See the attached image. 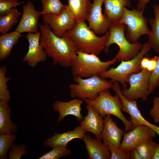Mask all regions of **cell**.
Returning a JSON list of instances; mask_svg holds the SVG:
<instances>
[{"mask_svg":"<svg viewBox=\"0 0 159 159\" xmlns=\"http://www.w3.org/2000/svg\"><path fill=\"white\" fill-rule=\"evenodd\" d=\"M151 49L147 42L143 44L140 52L134 58L127 61H122L115 68H111L99 76L105 79L109 78L113 82H120L123 89L127 88L126 83L129 84L128 78L131 74L137 73L141 70L140 64L141 59Z\"/></svg>","mask_w":159,"mask_h":159,"instance_id":"obj_7","label":"cell"},{"mask_svg":"<svg viewBox=\"0 0 159 159\" xmlns=\"http://www.w3.org/2000/svg\"><path fill=\"white\" fill-rule=\"evenodd\" d=\"M21 14L15 8L4 15H0V33H7L18 21V17Z\"/></svg>","mask_w":159,"mask_h":159,"instance_id":"obj_26","label":"cell"},{"mask_svg":"<svg viewBox=\"0 0 159 159\" xmlns=\"http://www.w3.org/2000/svg\"><path fill=\"white\" fill-rule=\"evenodd\" d=\"M9 102L0 100V134H12L18 130V125L11 119Z\"/></svg>","mask_w":159,"mask_h":159,"instance_id":"obj_22","label":"cell"},{"mask_svg":"<svg viewBox=\"0 0 159 159\" xmlns=\"http://www.w3.org/2000/svg\"><path fill=\"white\" fill-rule=\"evenodd\" d=\"M27 153V146L23 144L13 143L9 151V159H20Z\"/></svg>","mask_w":159,"mask_h":159,"instance_id":"obj_33","label":"cell"},{"mask_svg":"<svg viewBox=\"0 0 159 159\" xmlns=\"http://www.w3.org/2000/svg\"><path fill=\"white\" fill-rule=\"evenodd\" d=\"M83 100L87 104L92 105L102 117L107 115H112L120 120L125 126V132L134 128L130 120L122 112V102L117 94L112 96L109 89H106L100 92L93 99L85 98Z\"/></svg>","mask_w":159,"mask_h":159,"instance_id":"obj_4","label":"cell"},{"mask_svg":"<svg viewBox=\"0 0 159 159\" xmlns=\"http://www.w3.org/2000/svg\"><path fill=\"white\" fill-rule=\"evenodd\" d=\"M41 33L40 43L53 64L64 68L70 67L77 55L78 48L74 42L65 34L60 37L53 32L48 25L39 24Z\"/></svg>","mask_w":159,"mask_h":159,"instance_id":"obj_1","label":"cell"},{"mask_svg":"<svg viewBox=\"0 0 159 159\" xmlns=\"http://www.w3.org/2000/svg\"><path fill=\"white\" fill-rule=\"evenodd\" d=\"M130 158L132 159H143L137 150L134 148L130 151Z\"/></svg>","mask_w":159,"mask_h":159,"instance_id":"obj_39","label":"cell"},{"mask_svg":"<svg viewBox=\"0 0 159 159\" xmlns=\"http://www.w3.org/2000/svg\"><path fill=\"white\" fill-rule=\"evenodd\" d=\"M156 134L149 127L139 125L132 130L124 132L119 148L125 152H129L141 144L155 138Z\"/></svg>","mask_w":159,"mask_h":159,"instance_id":"obj_12","label":"cell"},{"mask_svg":"<svg viewBox=\"0 0 159 159\" xmlns=\"http://www.w3.org/2000/svg\"><path fill=\"white\" fill-rule=\"evenodd\" d=\"M41 35V32H38L28 33L26 36L29 42L28 50L22 61L32 67L47 60V56L40 43Z\"/></svg>","mask_w":159,"mask_h":159,"instance_id":"obj_13","label":"cell"},{"mask_svg":"<svg viewBox=\"0 0 159 159\" xmlns=\"http://www.w3.org/2000/svg\"><path fill=\"white\" fill-rule=\"evenodd\" d=\"M158 143L151 139L137 146L135 149L143 159H152Z\"/></svg>","mask_w":159,"mask_h":159,"instance_id":"obj_30","label":"cell"},{"mask_svg":"<svg viewBox=\"0 0 159 159\" xmlns=\"http://www.w3.org/2000/svg\"><path fill=\"white\" fill-rule=\"evenodd\" d=\"M42 5L41 15L60 14L65 5L60 0H41Z\"/></svg>","mask_w":159,"mask_h":159,"instance_id":"obj_29","label":"cell"},{"mask_svg":"<svg viewBox=\"0 0 159 159\" xmlns=\"http://www.w3.org/2000/svg\"><path fill=\"white\" fill-rule=\"evenodd\" d=\"M87 115L80 122V126L87 132L94 134L96 138L101 139V135L103 126L104 119L91 105L87 104Z\"/></svg>","mask_w":159,"mask_h":159,"instance_id":"obj_19","label":"cell"},{"mask_svg":"<svg viewBox=\"0 0 159 159\" xmlns=\"http://www.w3.org/2000/svg\"><path fill=\"white\" fill-rule=\"evenodd\" d=\"M86 132L80 126L76 127L72 131L62 134L55 132L53 136L48 138L43 141V145L45 147L52 148L66 147L69 143L73 139H82Z\"/></svg>","mask_w":159,"mask_h":159,"instance_id":"obj_17","label":"cell"},{"mask_svg":"<svg viewBox=\"0 0 159 159\" xmlns=\"http://www.w3.org/2000/svg\"><path fill=\"white\" fill-rule=\"evenodd\" d=\"M76 58L71 66L73 76L87 78L94 75L100 76L108 70L110 65L117 62L114 58L106 62L101 61L98 56L77 51Z\"/></svg>","mask_w":159,"mask_h":159,"instance_id":"obj_5","label":"cell"},{"mask_svg":"<svg viewBox=\"0 0 159 159\" xmlns=\"http://www.w3.org/2000/svg\"><path fill=\"white\" fill-rule=\"evenodd\" d=\"M65 34L74 42L78 51L98 56L104 51L110 32L108 30L103 36L98 37L85 21H82L77 22L74 27Z\"/></svg>","mask_w":159,"mask_h":159,"instance_id":"obj_2","label":"cell"},{"mask_svg":"<svg viewBox=\"0 0 159 159\" xmlns=\"http://www.w3.org/2000/svg\"><path fill=\"white\" fill-rule=\"evenodd\" d=\"M76 83L69 86L70 95L73 98L92 100L95 98L101 91L111 88L112 81L106 80L99 76L94 75L83 79L79 76H73Z\"/></svg>","mask_w":159,"mask_h":159,"instance_id":"obj_6","label":"cell"},{"mask_svg":"<svg viewBox=\"0 0 159 159\" xmlns=\"http://www.w3.org/2000/svg\"><path fill=\"white\" fill-rule=\"evenodd\" d=\"M92 6L90 0H68L67 7L77 22L87 19Z\"/></svg>","mask_w":159,"mask_h":159,"instance_id":"obj_23","label":"cell"},{"mask_svg":"<svg viewBox=\"0 0 159 159\" xmlns=\"http://www.w3.org/2000/svg\"><path fill=\"white\" fill-rule=\"evenodd\" d=\"M127 26L118 21L110 24V35L107 43L105 52L107 53L111 44H116L119 51L115 57L117 62L127 61L135 57L141 49L143 44L139 42L135 43L129 42L126 38L125 33Z\"/></svg>","mask_w":159,"mask_h":159,"instance_id":"obj_3","label":"cell"},{"mask_svg":"<svg viewBox=\"0 0 159 159\" xmlns=\"http://www.w3.org/2000/svg\"><path fill=\"white\" fill-rule=\"evenodd\" d=\"M158 1H159V0H158Z\"/></svg>","mask_w":159,"mask_h":159,"instance_id":"obj_41","label":"cell"},{"mask_svg":"<svg viewBox=\"0 0 159 159\" xmlns=\"http://www.w3.org/2000/svg\"><path fill=\"white\" fill-rule=\"evenodd\" d=\"M82 140L85 144L89 159H109L111 154L101 139L92 138L89 134H85Z\"/></svg>","mask_w":159,"mask_h":159,"instance_id":"obj_20","label":"cell"},{"mask_svg":"<svg viewBox=\"0 0 159 159\" xmlns=\"http://www.w3.org/2000/svg\"><path fill=\"white\" fill-rule=\"evenodd\" d=\"M83 102V99L79 98L67 102L56 101L53 104L52 106L54 111L59 113L57 122H61L66 116L69 115L75 116L78 121L82 120L84 118L81 112V106Z\"/></svg>","mask_w":159,"mask_h":159,"instance_id":"obj_18","label":"cell"},{"mask_svg":"<svg viewBox=\"0 0 159 159\" xmlns=\"http://www.w3.org/2000/svg\"><path fill=\"white\" fill-rule=\"evenodd\" d=\"M152 159H159V142L157 144L155 153Z\"/></svg>","mask_w":159,"mask_h":159,"instance_id":"obj_40","label":"cell"},{"mask_svg":"<svg viewBox=\"0 0 159 159\" xmlns=\"http://www.w3.org/2000/svg\"><path fill=\"white\" fill-rule=\"evenodd\" d=\"M103 0H94L87 20L89 27L96 35L105 34L109 30L110 22L102 12Z\"/></svg>","mask_w":159,"mask_h":159,"instance_id":"obj_16","label":"cell"},{"mask_svg":"<svg viewBox=\"0 0 159 159\" xmlns=\"http://www.w3.org/2000/svg\"><path fill=\"white\" fill-rule=\"evenodd\" d=\"M41 12L36 10L33 3L28 1L23 6L21 18L15 30L20 34L35 33L38 32V22Z\"/></svg>","mask_w":159,"mask_h":159,"instance_id":"obj_14","label":"cell"},{"mask_svg":"<svg viewBox=\"0 0 159 159\" xmlns=\"http://www.w3.org/2000/svg\"><path fill=\"white\" fill-rule=\"evenodd\" d=\"M153 7L155 17L149 20L151 30L147 42L151 49L159 53V4H154Z\"/></svg>","mask_w":159,"mask_h":159,"instance_id":"obj_25","label":"cell"},{"mask_svg":"<svg viewBox=\"0 0 159 159\" xmlns=\"http://www.w3.org/2000/svg\"><path fill=\"white\" fill-rule=\"evenodd\" d=\"M124 132L113 121L110 115H107L104 117L101 138L108 149L119 148Z\"/></svg>","mask_w":159,"mask_h":159,"instance_id":"obj_15","label":"cell"},{"mask_svg":"<svg viewBox=\"0 0 159 159\" xmlns=\"http://www.w3.org/2000/svg\"><path fill=\"white\" fill-rule=\"evenodd\" d=\"M104 15L110 23L118 21L124 9L131 7L130 0H103Z\"/></svg>","mask_w":159,"mask_h":159,"instance_id":"obj_21","label":"cell"},{"mask_svg":"<svg viewBox=\"0 0 159 159\" xmlns=\"http://www.w3.org/2000/svg\"><path fill=\"white\" fill-rule=\"evenodd\" d=\"M22 37L21 34L15 31L10 33L2 34L0 37V61L5 59L11 54V50Z\"/></svg>","mask_w":159,"mask_h":159,"instance_id":"obj_24","label":"cell"},{"mask_svg":"<svg viewBox=\"0 0 159 159\" xmlns=\"http://www.w3.org/2000/svg\"><path fill=\"white\" fill-rule=\"evenodd\" d=\"M43 24L48 25L54 34L62 37L66 32L74 27L77 22L65 5L58 14H49L42 15Z\"/></svg>","mask_w":159,"mask_h":159,"instance_id":"obj_10","label":"cell"},{"mask_svg":"<svg viewBox=\"0 0 159 159\" xmlns=\"http://www.w3.org/2000/svg\"><path fill=\"white\" fill-rule=\"evenodd\" d=\"M111 154L110 159H129L130 158V152H125L119 148L108 149Z\"/></svg>","mask_w":159,"mask_h":159,"instance_id":"obj_37","label":"cell"},{"mask_svg":"<svg viewBox=\"0 0 159 159\" xmlns=\"http://www.w3.org/2000/svg\"><path fill=\"white\" fill-rule=\"evenodd\" d=\"M151 72L145 69L137 73H133L128 77L130 86L122 90L124 97L128 100L133 101L141 99L143 101L147 100L148 91L150 74Z\"/></svg>","mask_w":159,"mask_h":159,"instance_id":"obj_9","label":"cell"},{"mask_svg":"<svg viewBox=\"0 0 159 159\" xmlns=\"http://www.w3.org/2000/svg\"><path fill=\"white\" fill-rule=\"evenodd\" d=\"M144 11L133 8L130 10L125 7L118 21L127 26L125 36L130 43H136L141 36L146 35L149 36L151 34V30L148 25V19L143 16Z\"/></svg>","mask_w":159,"mask_h":159,"instance_id":"obj_8","label":"cell"},{"mask_svg":"<svg viewBox=\"0 0 159 159\" xmlns=\"http://www.w3.org/2000/svg\"><path fill=\"white\" fill-rule=\"evenodd\" d=\"M111 89L118 95L122 102V110L130 115V121L134 128L139 125H145L151 128L159 136V127L149 122L143 117L138 107L137 100L130 101L125 97L118 82H113Z\"/></svg>","mask_w":159,"mask_h":159,"instance_id":"obj_11","label":"cell"},{"mask_svg":"<svg viewBox=\"0 0 159 159\" xmlns=\"http://www.w3.org/2000/svg\"><path fill=\"white\" fill-rule=\"evenodd\" d=\"M16 138V135L12 134H0V159H7V153Z\"/></svg>","mask_w":159,"mask_h":159,"instance_id":"obj_28","label":"cell"},{"mask_svg":"<svg viewBox=\"0 0 159 159\" xmlns=\"http://www.w3.org/2000/svg\"><path fill=\"white\" fill-rule=\"evenodd\" d=\"M154 70L150 74L148 88V95L152 93L159 86V55Z\"/></svg>","mask_w":159,"mask_h":159,"instance_id":"obj_32","label":"cell"},{"mask_svg":"<svg viewBox=\"0 0 159 159\" xmlns=\"http://www.w3.org/2000/svg\"><path fill=\"white\" fill-rule=\"evenodd\" d=\"M153 105L149 114L155 123H159V97H155L153 100Z\"/></svg>","mask_w":159,"mask_h":159,"instance_id":"obj_36","label":"cell"},{"mask_svg":"<svg viewBox=\"0 0 159 159\" xmlns=\"http://www.w3.org/2000/svg\"><path fill=\"white\" fill-rule=\"evenodd\" d=\"M6 72V66H3L0 68V100L9 102L11 101V97L7 83L11 77L5 76Z\"/></svg>","mask_w":159,"mask_h":159,"instance_id":"obj_27","label":"cell"},{"mask_svg":"<svg viewBox=\"0 0 159 159\" xmlns=\"http://www.w3.org/2000/svg\"><path fill=\"white\" fill-rule=\"evenodd\" d=\"M146 55L141 60L140 68L141 70L145 69L152 72L154 70L156 67L158 56H155L153 57L150 58L148 56H146Z\"/></svg>","mask_w":159,"mask_h":159,"instance_id":"obj_34","label":"cell"},{"mask_svg":"<svg viewBox=\"0 0 159 159\" xmlns=\"http://www.w3.org/2000/svg\"><path fill=\"white\" fill-rule=\"evenodd\" d=\"M24 1L18 2L17 0H0V14H4L11 9L23 4Z\"/></svg>","mask_w":159,"mask_h":159,"instance_id":"obj_35","label":"cell"},{"mask_svg":"<svg viewBox=\"0 0 159 159\" xmlns=\"http://www.w3.org/2000/svg\"><path fill=\"white\" fill-rule=\"evenodd\" d=\"M150 0H138V3L136 5V9L139 10H145L147 4Z\"/></svg>","mask_w":159,"mask_h":159,"instance_id":"obj_38","label":"cell"},{"mask_svg":"<svg viewBox=\"0 0 159 159\" xmlns=\"http://www.w3.org/2000/svg\"><path fill=\"white\" fill-rule=\"evenodd\" d=\"M71 150L66 147H57L45 153L38 159H58L61 157L70 155Z\"/></svg>","mask_w":159,"mask_h":159,"instance_id":"obj_31","label":"cell"}]
</instances>
